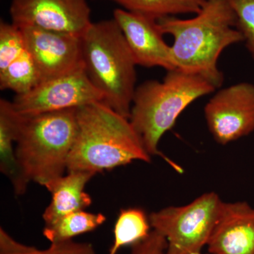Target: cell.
<instances>
[{
	"mask_svg": "<svg viewBox=\"0 0 254 254\" xmlns=\"http://www.w3.org/2000/svg\"><path fill=\"white\" fill-rule=\"evenodd\" d=\"M195 15L185 19L160 18L159 28L163 35L173 36L172 55L176 68L200 75L218 88L224 81L219 58L229 46L244 42L243 36L227 0H205Z\"/></svg>",
	"mask_w": 254,
	"mask_h": 254,
	"instance_id": "6da1fadb",
	"label": "cell"
},
{
	"mask_svg": "<svg viewBox=\"0 0 254 254\" xmlns=\"http://www.w3.org/2000/svg\"><path fill=\"white\" fill-rule=\"evenodd\" d=\"M76 121L77 133L66 171L96 175L134 160H151L129 120L103 102L76 108Z\"/></svg>",
	"mask_w": 254,
	"mask_h": 254,
	"instance_id": "7a4b0ae2",
	"label": "cell"
},
{
	"mask_svg": "<svg viewBox=\"0 0 254 254\" xmlns=\"http://www.w3.org/2000/svg\"><path fill=\"white\" fill-rule=\"evenodd\" d=\"M83 67L103 103L129 119L137 64L114 18L93 22L81 36Z\"/></svg>",
	"mask_w": 254,
	"mask_h": 254,
	"instance_id": "3957f363",
	"label": "cell"
},
{
	"mask_svg": "<svg viewBox=\"0 0 254 254\" xmlns=\"http://www.w3.org/2000/svg\"><path fill=\"white\" fill-rule=\"evenodd\" d=\"M216 89L200 75L177 68L167 71L163 81L148 80L137 86L128 120L148 154L161 155L159 142L182 112Z\"/></svg>",
	"mask_w": 254,
	"mask_h": 254,
	"instance_id": "277c9868",
	"label": "cell"
},
{
	"mask_svg": "<svg viewBox=\"0 0 254 254\" xmlns=\"http://www.w3.org/2000/svg\"><path fill=\"white\" fill-rule=\"evenodd\" d=\"M23 116L15 147L18 166L28 185L46 187L67 170L77 133L76 108Z\"/></svg>",
	"mask_w": 254,
	"mask_h": 254,
	"instance_id": "5b68a950",
	"label": "cell"
},
{
	"mask_svg": "<svg viewBox=\"0 0 254 254\" xmlns=\"http://www.w3.org/2000/svg\"><path fill=\"white\" fill-rule=\"evenodd\" d=\"M224 202L214 192L184 206L168 207L150 214V226L168 242L165 254H190L208 244Z\"/></svg>",
	"mask_w": 254,
	"mask_h": 254,
	"instance_id": "8992f818",
	"label": "cell"
},
{
	"mask_svg": "<svg viewBox=\"0 0 254 254\" xmlns=\"http://www.w3.org/2000/svg\"><path fill=\"white\" fill-rule=\"evenodd\" d=\"M11 102L18 113L31 116L103 102V97L82 66L66 74L41 82L28 93L15 95Z\"/></svg>",
	"mask_w": 254,
	"mask_h": 254,
	"instance_id": "52a82bcc",
	"label": "cell"
},
{
	"mask_svg": "<svg viewBox=\"0 0 254 254\" xmlns=\"http://www.w3.org/2000/svg\"><path fill=\"white\" fill-rule=\"evenodd\" d=\"M207 125L222 145L254 131V85L242 82L219 90L204 108Z\"/></svg>",
	"mask_w": 254,
	"mask_h": 254,
	"instance_id": "ba28073f",
	"label": "cell"
},
{
	"mask_svg": "<svg viewBox=\"0 0 254 254\" xmlns=\"http://www.w3.org/2000/svg\"><path fill=\"white\" fill-rule=\"evenodd\" d=\"M13 24L36 26L82 36L91 23L86 0H11Z\"/></svg>",
	"mask_w": 254,
	"mask_h": 254,
	"instance_id": "9c48e42d",
	"label": "cell"
},
{
	"mask_svg": "<svg viewBox=\"0 0 254 254\" xmlns=\"http://www.w3.org/2000/svg\"><path fill=\"white\" fill-rule=\"evenodd\" d=\"M20 28L28 53L41 74V82L83 66L81 36L36 26Z\"/></svg>",
	"mask_w": 254,
	"mask_h": 254,
	"instance_id": "30bf717a",
	"label": "cell"
},
{
	"mask_svg": "<svg viewBox=\"0 0 254 254\" xmlns=\"http://www.w3.org/2000/svg\"><path fill=\"white\" fill-rule=\"evenodd\" d=\"M113 18L121 28L137 65L159 66L167 71L177 68L171 46L164 41L158 20L124 9H115Z\"/></svg>",
	"mask_w": 254,
	"mask_h": 254,
	"instance_id": "8fae6325",
	"label": "cell"
},
{
	"mask_svg": "<svg viewBox=\"0 0 254 254\" xmlns=\"http://www.w3.org/2000/svg\"><path fill=\"white\" fill-rule=\"evenodd\" d=\"M207 245L210 254H254V208L246 202L223 203Z\"/></svg>",
	"mask_w": 254,
	"mask_h": 254,
	"instance_id": "7c38bea8",
	"label": "cell"
},
{
	"mask_svg": "<svg viewBox=\"0 0 254 254\" xmlns=\"http://www.w3.org/2000/svg\"><path fill=\"white\" fill-rule=\"evenodd\" d=\"M95 175L91 172L69 171L48 184L46 188L51 193L52 199L43 213L45 225L89 207L92 198L85 187Z\"/></svg>",
	"mask_w": 254,
	"mask_h": 254,
	"instance_id": "4fadbf2b",
	"label": "cell"
},
{
	"mask_svg": "<svg viewBox=\"0 0 254 254\" xmlns=\"http://www.w3.org/2000/svg\"><path fill=\"white\" fill-rule=\"evenodd\" d=\"M23 116L15 109L12 102L0 100V170L11 182L16 195H22L28 184L21 175L15 153Z\"/></svg>",
	"mask_w": 254,
	"mask_h": 254,
	"instance_id": "5bb4252c",
	"label": "cell"
},
{
	"mask_svg": "<svg viewBox=\"0 0 254 254\" xmlns=\"http://www.w3.org/2000/svg\"><path fill=\"white\" fill-rule=\"evenodd\" d=\"M105 221L106 217L103 213L80 210L64 215L49 225H45L43 235L50 243L71 240L78 235L96 230Z\"/></svg>",
	"mask_w": 254,
	"mask_h": 254,
	"instance_id": "9a60e30c",
	"label": "cell"
},
{
	"mask_svg": "<svg viewBox=\"0 0 254 254\" xmlns=\"http://www.w3.org/2000/svg\"><path fill=\"white\" fill-rule=\"evenodd\" d=\"M149 218L143 209L131 208L120 210L114 227V241L109 254H117L127 246L145 240L150 233Z\"/></svg>",
	"mask_w": 254,
	"mask_h": 254,
	"instance_id": "2e32d148",
	"label": "cell"
},
{
	"mask_svg": "<svg viewBox=\"0 0 254 254\" xmlns=\"http://www.w3.org/2000/svg\"><path fill=\"white\" fill-rule=\"evenodd\" d=\"M124 9L150 16L156 20L177 15L199 12L205 0H108Z\"/></svg>",
	"mask_w": 254,
	"mask_h": 254,
	"instance_id": "e0dca14e",
	"label": "cell"
},
{
	"mask_svg": "<svg viewBox=\"0 0 254 254\" xmlns=\"http://www.w3.org/2000/svg\"><path fill=\"white\" fill-rule=\"evenodd\" d=\"M41 82V74L27 48L17 60L0 72V88L16 95L27 93Z\"/></svg>",
	"mask_w": 254,
	"mask_h": 254,
	"instance_id": "ac0fdd59",
	"label": "cell"
},
{
	"mask_svg": "<svg viewBox=\"0 0 254 254\" xmlns=\"http://www.w3.org/2000/svg\"><path fill=\"white\" fill-rule=\"evenodd\" d=\"M0 254H96L94 247L88 242L73 240L50 243L49 248L39 250L15 240L2 227L0 228Z\"/></svg>",
	"mask_w": 254,
	"mask_h": 254,
	"instance_id": "d6986e66",
	"label": "cell"
},
{
	"mask_svg": "<svg viewBox=\"0 0 254 254\" xmlns=\"http://www.w3.org/2000/svg\"><path fill=\"white\" fill-rule=\"evenodd\" d=\"M26 50L21 28L12 23H0V72Z\"/></svg>",
	"mask_w": 254,
	"mask_h": 254,
	"instance_id": "ffe728a7",
	"label": "cell"
},
{
	"mask_svg": "<svg viewBox=\"0 0 254 254\" xmlns=\"http://www.w3.org/2000/svg\"><path fill=\"white\" fill-rule=\"evenodd\" d=\"M236 15V28L254 62V0H227Z\"/></svg>",
	"mask_w": 254,
	"mask_h": 254,
	"instance_id": "44dd1931",
	"label": "cell"
},
{
	"mask_svg": "<svg viewBox=\"0 0 254 254\" xmlns=\"http://www.w3.org/2000/svg\"><path fill=\"white\" fill-rule=\"evenodd\" d=\"M167 247L165 237L153 230L145 240L131 246V254H165Z\"/></svg>",
	"mask_w": 254,
	"mask_h": 254,
	"instance_id": "7402d4cb",
	"label": "cell"
},
{
	"mask_svg": "<svg viewBox=\"0 0 254 254\" xmlns=\"http://www.w3.org/2000/svg\"><path fill=\"white\" fill-rule=\"evenodd\" d=\"M190 254H200V252H193V253H192Z\"/></svg>",
	"mask_w": 254,
	"mask_h": 254,
	"instance_id": "603a6c76",
	"label": "cell"
}]
</instances>
